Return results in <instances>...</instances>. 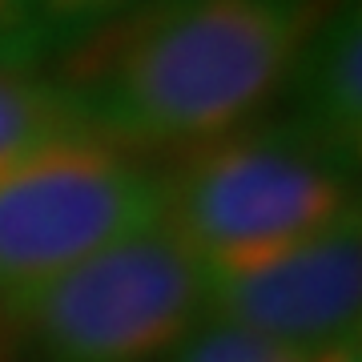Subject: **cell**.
Returning <instances> with one entry per match:
<instances>
[{"mask_svg":"<svg viewBox=\"0 0 362 362\" xmlns=\"http://www.w3.org/2000/svg\"><path fill=\"white\" fill-rule=\"evenodd\" d=\"M161 218L165 181L97 137L33 157L0 177V306Z\"/></svg>","mask_w":362,"mask_h":362,"instance_id":"277c9868","label":"cell"},{"mask_svg":"<svg viewBox=\"0 0 362 362\" xmlns=\"http://www.w3.org/2000/svg\"><path fill=\"white\" fill-rule=\"evenodd\" d=\"M25 362H157L206 322V266L157 221L0 306Z\"/></svg>","mask_w":362,"mask_h":362,"instance_id":"3957f363","label":"cell"},{"mask_svg":"<svg viewBox=\"0 0 362 362\" xmlns=\"http://www.w3.org/2000/svg\"><path fill=\"white\" fill-rule=\"evenodd\" d=\"M310 362H362V334H350L334 346L318 350V354H310Z\"/></svg>","mask_w":362,"mask_h":362,"instance_id":"9c48e42d","label":"cell"},{"mask_svg":"<svg viewBox=\"0 0 362 362\" xmlns=\"http://www.w3.org/2000/svg\"><path fill=\"white\" fill-rule=\"evenodd\" d=\"M206 322L318 354L362 334V218L358 206L330 230L250 270L206 274Z\"/></svg>","mask_w":362,"mask_h":362,"instance_id":"5b68a950","label":"cell"},{"mask_svg":"<svg viewBox=\"0 0 362 362\" xmlns=\"http://www.w3.org/2000/svg\"><path fill=\"white\" fill-rule=\"evenodd\" d=\"M310 25L298 0H161L65 89L89 137L113 149L214 141L286 85Z\"/></svg>","mask_w":362,"mask_h":362,"instance_id":"6da1fadb","label":"cell"},{"mask_svg":"<svg viewBox=\"0 0 362 362\" xmlns=\"http://www.w3.org/2000/svg\"><path fill=\"white\" fill-rule=\"evenodd\" d=\"M286 85L294 89V125L330 149L346 169L362 153V4L342 0L318 16L298 45Z\"/></svg>","mask_w":362,"mask_h":362,"instance_id":"8992f818","label":"cell"},{"mask_svg":"<svg viewBox=\"0 0 362 362\" xmlns=\"http://www.w3.org/2000/svg\"><path fill=\"white\" fill-rule=\"evenodd\" d=\"M16 13H25L37 25H101L121 16L137 0H8Z\"/></svg>","mask_w":362,"mask_h":362,"instance_id":"ba28073f","label":"cell"},{"mask_svg":"<svg viewBox=\"0 0 362 362\" xmlns=\"http://www.w3.org/2000/svg\"><path fill=\"white\" fill-rule=\"evenodd\" d=\"M81 137H89V129L65 85L0 73V177Z\"/></svg>","mask_w":362,"mask_h":362,"instance_id":"52a82bcc","label":"cell"},{"mask_svg":"<svg viewBox=\"0 0 362 362\" xmlns=\"http://www.w3.org/2000/svg\"><path fill=\"white\" fill-rule=\"evenodd\" d=\"M270 362H310V354H298V350H278Z\"/></svg>","mask_w":362,"mask_h":362,"instance_id":"30bf717a","label":"cell"},{"mask_svg":"<svg viewBox=\"0 0 362 362\" xmlns=\"http://www.w3.org/2000/svg\"><path fill=\"white\" fill-rule=\"evenodd\" d=\"M346 165L294 121L218 141L165 181V226L206 274L250 270L346 218Z\"/></svg>","mask_w":362,"mask_h":362,"instance_id":"7a4b0ae2","label":"cell"}]
</instances>
